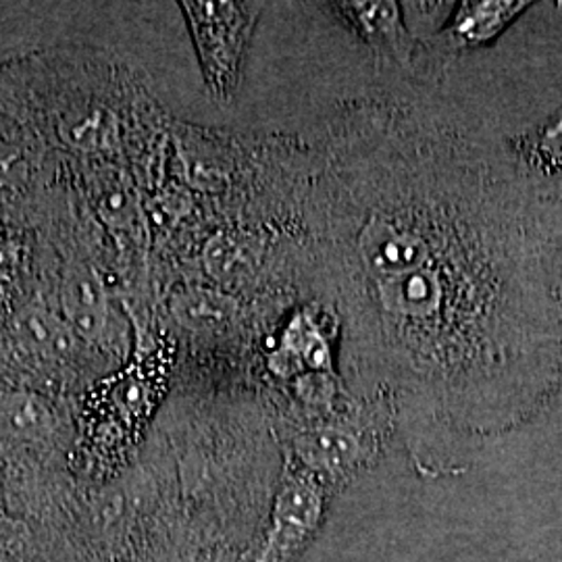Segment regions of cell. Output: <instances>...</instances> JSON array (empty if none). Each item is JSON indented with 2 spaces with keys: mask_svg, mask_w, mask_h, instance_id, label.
I'll return each instance as SVG.
<instances>
[{
  "mask_svg": "<svg viewBox=\"0 0 562 562\" xmlns=\"http://www.w3.org/2000/svg\"><path fill=\"white\" fill-rule=\"evenodd\" d=\"M63 311L71 327L88 340H101L111 327V308L99 276L88 267H74L63 281Z\"/></svg>",
  "mask_w": 562,
  "mask_h": 562,
  "instance_id": "52a82bcc",
  "label": "cell"
},
{
  "mask_svg": "<svg viewBox=\"0 0 562 562\" xmlns=\"http://www.w3.org/2000/svg\"><path fill=\"white\" fill-rule=\"evenodd\" d=\"M510 161L415 104L367 101L302 144V273L422 471L531 417L562 371V257Z\"/></svg>",
  "mask_w": 562,
  "mask_h": 562,
  "instance_id": "6da1fadb",
  "label": "cell"
},
{
  "mask_svg": "<svg viewBox=\"0 0 562 562\" xmlns=\"http://www.w3.org/2000/svg\"><path fill=\"white\" fill-rule=\"evenodd\" d=\"M265 2H180L181 15L194 42L202 80L213 101H234Z\"/></svg>",
  "mask_w": 562,
  "mask_h": 562,
  "instance_id": "7a4b0ae2",
  "label": "cell"
},
{
  "mask_svg": "<svg viewBox=\"0 0 562 562\" xmlns=\"http://www.w3.org/2000/svg\"><path fill=\"white\" fill-rule=\"evenodd\" d=\"M506 153L522 178L552 201V192H562V106L519 136Z\"/></svg>",
  "mask_w": 562,
  "mask_h": 562,
  "instance_id": "5b68a950",
  "label": "cell"
},
{
  "mask_svg": "<svg viewBox=\"0 0 562 562\" xmlns=\"http://www.w3.org/2000/svg\"><path fill=\"white\" fill-rule=\"evenodd\" d=\"M323 9L346 23L373 53L378 65L411 71L417 41L402 18L401 2L394 0H341L325 2Z\"/></svg>",
  "mask_w": 562,
  "mask_h": 562,
  "instance_id": "3957f363",
  "label": "cell"
},
{
  "mask_svg": "<svg viewBox=\"0 0 562 562\" xmlns=\"http://www.w3.org/2000/svg\"><path fill=\"white\" fill-rule=\"evenodd\" d=\"M529 7V2L519 0H462L427 46L440 59L475 50L496 41Z\"/></svg>",
  "mask_w": 562,
  "mask_h": 562,
  "instance_id": "277c9868",
  "label": "cell"
},
{
  "mask_svg": "<svg viewBox=\"0 0 562 562\" xmlns=\"http://www.w3.org/2000/svg\"><path fill=\"white\" fill-rule=\"evenodd\" d=\"M294 448L306 467L336 477L369 457L371 440L346 423H323L301 431Z\"/></svg>",
  "mask_w": 562,
  "mask_h": 562,
  "instance_id": "8992f818",
  "label": "cell"
},
{
  "mask_svg": "<svg viewBox=\"0 0 562 562\" xmlns=\"http://www.w3.org/2000/svg\"><path fill=\"white\" fill-rule=\"evenodd\" d=\"M55 434V415L34 394H0V438L7 442H44Z\"/></svg>",
  "mask_w": 562,
  "mask_h": 562,
  "instance_id": "ba28073f",
  "label": "cell"
}]
</instances>
